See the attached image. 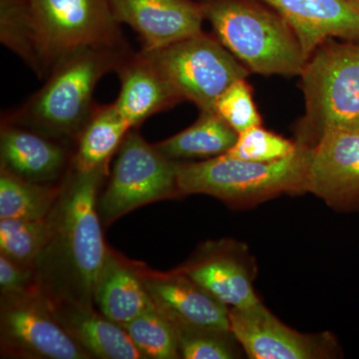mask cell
Wrapping results in <instances>:
<instances>
[{
  "mask_svg": "<svg viewBox=\"0 0 359 359\" xmlns=\"http://www.w3.org/2000/svg\"><path fill=\"white\" fill-rule=\"evenodd\" d=\"M2 349L26 358L87 359L91 355L73 339L37 290L2 294Z\"/></svg>",
  "mask_w": 359,
  "mask_h": 359,
  "instance_id": "9c48e42d",
  "label": "cell"
},
{
  "mask_svg": "<svg viewBox=\"0 0 359 359\" xmlns=\"http://www.w3.org/2000/svg\"><path fill=\"white\" fill-rule=\"evenodd\" d=\"M238 133L216 111H202L199 119L156 148L172 160L218 157L237 142Z\"/></svg>",
  "mask_w": 359,
  "mask_h": 359,
  "instance_id": "44dd1931",
  "label": "cell"
},
{
  "mask_svg": "<svg viewBox=\"0 0 359 359\" xmlns=\"http://www.w3.org/2000/svg\"><path fill=\"white\" fill-rule=\"evenodd\" d=\"M106 170L81 172L74 168L54 210L53 240L60 250L79 294L80 304L91 306L94 289L108 248L104 244L97 207V190Z\"/></svg>",
  "mask_w": 359,
  "mask_h": 359,
  "instance_id": "8992f818",
  "label": "cell"
},
{
  "mask_svg": "<svg viewBox=\"0 0 359 359\" xmlns=\"http://www.w3.org/2000/svg\"><path fill=\"white\" fill-rule=\"evenodd\" d=\"M180 354L185 359H231L238 358L231 332L203 330H176Z\"/></svg>",
  "mask_w": 359,
  "mask_h": 359,
  "instance_id": "83f0119b",
  "label": "cell"
},
{
  "mask_svg": "<svg viewBox=\"0 0 359 359\" xmlns=\"http://www.w3.org/2000/svg\"><path fill=\"white\" fill-rule=\"evenodd\" d=\"M209 252L180 269L229 309L248 308L261 302L252 285L254 268L244 245L226 244L222 250L219 245Z\"/></svg>",
  "mask_w": 359,
  "mask_h": 359,
  "instance_id": "9a60e30c",
  "label": "cell"
},
{
  "mask_svg": "<svg viewBox=\"0 0 359 359\" xmlns=\"http://www.w3.org/2000/svg\"><path fill=\"white\" fill-rule=\"evenodd\" d=\"M54 231V212L42 219H0V254L32 266L51 244Z\"/></svg>",
  "mask_w": 359,
  "mask_h": 359,
  "instance_id": "603a6c76",
  "label": "cell"
},
{
  "mask_svg": "<svg viewBox=\"0 0 359 359\" xmlns=\"http://www.w3.org/2000/svg\"><path fill=\"white\" fill-rule=\"evenodd\" d=\"M219 41L250 71L301 75L308 58L287 21L252 0H201Z\"/></svg>",
  "mask_w": 359,
  "mask_h": 359,
  "instance_id": "6da1fadb",
  "label": "cell"
},
{
  "mask_svg": "<svg viewBox=\"0 0 359 359\" xmlns=\"http://www.w3.org/2000/svg\"><path fill=\"white\" fill-rule=\"evenodd\" d=\"M297 147V141L283 138L259 125L238 134L235 145L226 154L241 160L271 162L290 157Z\"/></svg>",
  "mask_w": 359,
  "mask_h": 359,
  "instance_id": "484cf974",
  "label": "cell"
},
{
  "mask_svg": "<svg viewBox=\"0 0 359 359\" xmlns=\"http://www.w3.org/2000/svg\"><path fill=\"white\" fill-rule=\"evenodd\" d=\"M49 137L18 123H4L0 136L1 169L35 183L57 178L67 156L65 149Z\"/></svg>",
  "mask_w": 359,
  "mask_h": 359,
  "instance_id": "e0dca14e",
  "label": "cell"
},
{
  "mask_svg": "<svg viewBox=\"0 0 359 359\" xmlns=\"http://www.w3.org/2000/svg\"><path fill=\"white\" fill-rule=\"evenodd\" d=\"M231 332L252 359L332 358L334 340L327 334H302L276 318L262 302L230 309Z\"/></svg>",
  "mask_w": 359,
  "mask_h": 359,
  "instance_id": "30bf717a",
  "label": "cell"
},
{
  "mask_svg": "<svg viewBox=\"0 0 359 359\" xmlns=\"http://www.w3.org/2000/svg\"><path fill=\"white\" fill-rule=\"evenodd\" d=\"M32 266H23L0 254V289L2 294L32 292L30 289Z\"/></svg>",
  "mask_w": 359,
  "mask_h": 359,
  "instance_id": "f1b7e54d",
  "label": "cell"
},
{
  "mask_svg": "<svg viewBox=\"0 0 359 359\" xmlns=\"http://www.w3.org/2000/svg\"><path fill=\"white\" fill-rule=\"evenodd\" d=\"M0 40L36 71V49L26 0H0Z\"/></svg>",
  "mask_w": 359,
  "mask_h": 359,
  "instance_id": "d4e9b609",
  "label": "cell"
},
{
  "mask_svg": "<svg viewBox=\"0 0 359 359\" xmlns=\"http://www.w3.org/2000/svg\"><path fill=\"white\" fill-rule=\"evenodd\" d=\"M351 1H353V4H355V6L359 8V0H351Z\"/></svg>",
  "mask_w": 359,
  "mask_h": 359,
  "instance_id": "f546056e",
  "label": "cell"
},
{
  "mask_svg": "<svg viewBox=\"0 0 359 359\" xmlns=\"http://www.w3.org/2000/svg\"><path fill=\"white\" fill-rule=\"evenodd\" d=\"M294 29L306 57L330 39L359 41V8L351 0H262Z\"/></svg>",
  "mask_w": 359,
  "mask_h": 359,
  "instance_id": "5bb4252c",
  "label": "cell"
},
{
  "mask_svg": "<svg viewBox=\"0 0 359 359\" xmlns=\"http://www.w3.org/2000/svg\"><path fill=\"white\" fill-rule=\"evenodd\" d=\"M118 23H126L141 36L143 50L162 48L202 32L200 2L192 0H108Z\"/></svg>",
  "mask_w": 359,
  "mask_h": 359,
  "instance_id": "4fadbf2b",
  "label": "cell"
},
{
  "mask_svg": "<svg viewBox=\"0 0 359 359\" xmlns=\"http://www.w3.org/2000/svg\"><path fill=\"white\" fill-rule=\"evenodd\" d=\"M215 111L238 134L262 125L261 115L252 99V88L245 79L233 82L219 97Z\"/></svg>",
  "mask_w": 359,
  "mask_h": 359,
  "instance_id": "4316f807",
  "label": "cell"
},
{
  "mask_svg": "<svg viewBox=\"0 0 359 359\" xmlns=\"http://www.w3.org/2000/svg\"><path fill=\"white\" fill-rule=\"evenodd\" d=\"M123 327L143 358H181L176 327L155 306Z\"/></svg>",
  "mask_w": 359,
  "mask_h": 359,
  "instance_id": "cb8c5ba5",
  "label": "cell"
},
{
  "mask_svg": "<svg viewBox=\"0 0 359 359\" xmlns=\"http://www.w3.org/2000/svg\"><path fill=\"white\" fill-rule=\"evenodd\" d=\"M306 113L297 143L313 148L328 130L359 132V41L327 39L301 74Z\"/></svg>",
  "mask_w": 359,
  "mask_h": 359,
  "instance_id": "277c9868",
  "label": "cell"
},
{
  "mask_svg": "<svg viewBox=\"0 0 359 359\" xmlns=\"http://www.w3.org/2000/svg\"><path fill=\"white\" fill-rule=\"evenodd\" d=\"M39 77L82 48L129 51L108 0H26Z\"/></svg>",
  "mask_w": 359,
  "mask_h": 359,
  "instance_id": "5b68a950",
  "label": "cell"
},
{
  "mask_svg": "<svg viewBox=\"0 0 359 359\" xmlns=\"http://www.w3.org/2000/svg\"><path fill=\"white\" fill-rule=\"evenodd\" d=\"M309 192L341 211H359V132L328 130L313 147Z\"/></svg>",
  "mask_w": 359,
  "mask_h": 359,
  "instance_id": "7c38bea8",
  "label": "cell"
},
{
  "mask_svg": "<svg viewBox=\"0 0 359 359\" xmlns=\"http://www.w3.org/2000/svg\"><path fill=\"white\" fill-rule=\"evenodd\" d=\"M313 148L299 143L294 154L271 162H254L226 154L204 162L180 164L179 195L205 194L226 204H257L283 194L309 192Z\"/></svg>",
  "mask_w": 359,
  "mask_h": 359,
  "instance_id": "7a4b0ae2",
  "label": "cell"
},
{
  "mask_svg": "<svg viewBox=\"0 0 359 359\" xmlns=\"http://www.w3.org/2000/svg\"><path fill=\"white\" fill-rule=\"evenodd\" d=\"M130 51L82 48L59 61L44 86L11 121L51 137H78L91 117L94 89Z\"/></svg>",
  "mask_w": 359,
  "mask_h": 359,
  "instance_id": "3957f363",
  "label": "cell"
},
{
  "mask_svg": "<svg viewBox=\"0 0 359 359\" xmlns=\"http://www.w3.org/2000/svg\"><path fill=\"white\" fill-rule=\"evenodd\" d=\"M138 271L155 308L176 330L231 332L230 309L181 269L162 273L139 266Z\"/></svg>",
  "mask_w": 359,
  "mask_h": 359,
  "instance_id": "8fae6325",
  "label": "cell"
},
{
  "mask_svg": "<svg viewBox=\"0 0 359 359\" xmlns=\"http://www.w3.org/2000/svg\"><path fill=\"white\" fill-rule=\"evenodd\" d=\"M53 313L79 346L92 356L104 359L143 358L126 330L91 306L80 302L49 299Z\"/></svg>",
  "mask_w": 359,
  "mask_h": 359,
  "instance_id": "ac0fdd59",
  "label": "cell"
},
{
  "mask_svg": "<svg viewBox=\"0 0 359 359\" xmlns=\"http://www.w3.org/2000/svg\"><path fill=\"white\" fill-rule=\"evenodd\" d=\"M131 127L116 110L114 104L94 108L78 136L74 168L93 172L107 169L110 158L120 148Z\"/></svg>",
  "mask_w": 359,
  "mask_h": 359,
  "instance_id": "ffe728a7",
  "label": "cell"
},
{
  "mask_svg": "<svg viewBox=\"0 0 359 359\" xmlns=\"http://www.w3.org/2000/svg\"><path fill=\"white\" fill-rule=\"evenodd\" d=\"M121 89L114 106L132 129L180 101L172 85L143 51L128 54L116 68Z\"/></svg>",
  "mask_w": 359,
  "mask_h": 359,
  "instance_id": "2e32d148",
  "label": "cell"
},
{
  "mask_svg": "<svg viewBox=\"0 0 359 359\" xmlns=\"http://www.w3.org/2000/svg\"><path fill=\"white\" fill-rule=\"evenodd\" d=\"M180 163L130 130L118 149L110 182L99 201V214L109 224L156 201L178 196Z\"/></svg>",
  "mask_w": 359,
  "mask_h": 359,
  "instance_id": "ba28073f",
  "label": "cell"
},
{
  "mask_svg": "<svg viewBox=\"0 0 359 359\" xmlns=\"http://www.w3.org/2000/svg\"><path fill=\"white\" fill-rule=\"evenodd\" d=\"M61 190L27 181L1 169L0 219H37L49 216Z\"/></svg>",
  "mask_w": 359,
  "mask_h": 359,
  "instance_id": "7402d4cb",
  "label": "cell"
},
{
  "mask_svg": "<svg viewBox=\"0 0 359 359\" xmlns=\"http://www.w3.org/2000/svg\"><path fill=\"white\" fill-rule=\"evenodd\" d=\"M94 301L104 316L121 327L154 306L138 268L109 249L97 278Z\"/></svg>",
  "mask_w": 359,
  "mask_h": 359,
  "instance_id": "d6986e66",
  "label": "cell"
},
{
  "mask_svg": "<svg viewBox=\"0 0 359 359\" xmlns=\"http://www.w3.org/2000/svg\"><path fill=\"white\" fill-rule=\"evenodd\" d=\"M182 100L202 111H215L222 94L250 71L219 40L197 33L154 50H142Z\"/></svg>",
  "mask_w": 359,
  "mask_h": 359,
  "instance_id": "52a82bcc",
  "label": "cell"
}]
</instances>
